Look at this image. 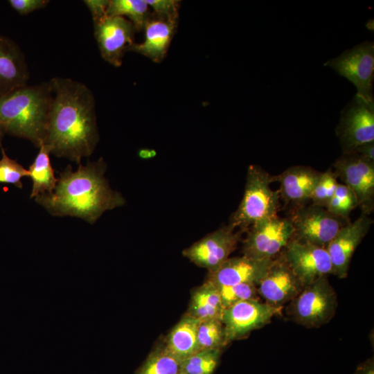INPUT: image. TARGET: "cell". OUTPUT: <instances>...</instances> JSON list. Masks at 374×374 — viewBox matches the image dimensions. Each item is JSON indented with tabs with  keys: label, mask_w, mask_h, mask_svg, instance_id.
I'll use <instances>...</instances> for the list:
<instances>
[{
	"label": "cell",
	"mask_w": 374,
	"mask_h": 374,
	"mask_svg": "<svg viewBox=\"0 0 374 374\" xmlns=\"http://www.w3.org/2000/svg\"><path fill=\"white\" fill-rule=\"evenodd\" d=\"M51 103L44 145L58 157L81 163L99 141L96 100L84 84L67 78L49 80Z\"/></svg>",
	"instance_id": "6da1fadb"
},
{
	"label": "cell",
	"mask_w": 374,
	"mask_h": 374,
	"mask_svg": "<svg viewBox=\"0 0 374 374\" xmlns=\"http://www.w3.org/2000/svg\"><path fill=\"white\" fill-rule=\"evenodd\" d=\"M105 169L102 158L80 163L75 171L69 165L60 172L54 190L35 200L53 216L76 217L93 224L105 211L125 204L122 195L110 188Z\"/></svg>",
	"instance_id": "7a4b0ae2"
},
{
	"label": "cell",
	"mask_w": 374,
	"mask_h": 374,
	"mask_svg": "<svg viewBox=\"0 0 374 374\" xmlns=\"http://www.w3.org/2000/svg\"><path fill=\"white\" fill-rule=\"evenodd\" d=\"M49 81L18 87L0 96V124L6 134L44 144L53 100Z\"/></svg>",
	"instance_id": "3957f363"
},
{
	"label": "cell",
	"mask_w": 374,
	"mask_h": 374,
	"mask_svg": "<svg viewBox=\"0 0 374 374\" xmlns=\"http://www.w3.org/2000/svg\"><path fill=\"white\" fill-rule=\"evenodd\" d=\"M273 181V177L260 167L249 166L244 193L230 218V228L247 230L254 223L277 214L280 198L278 190L270 187Z\"/></svg>",
	"instance_id": "277c9868"
},
{
	"label": "cell",
	"mask_w": 374,
	"mask_h": 374,
	"mask_svg": "<svg viewBox=\"0 0 374 374\" xmlns=\"http://www.w3.org/2000/svg\"><path fill=\"white\" fill-rule=\"evenodd\" d=\"M337 304L336 292L328 276H323L303 287L290 301L289 312L298 324L318 328L332 319Z\"/></svg>",
	"instance_id": "5b68a950"
},
{
	"label": "cell",
	"mask_w": 374,
	"mask_h": 374,
	"mask_svg": "<svg viewBox=\"0 0 374 374\" xmlns=\"http://www.w3.org/2000/svg\"><path fill=\"white\" fill-rule=\"evenodd\" d=\"M325 66L347 78L357 88V93L369 103H374V43L364 41L328 60Z\"/></svg>",
	"instance_id": "8992f818"
},
{
	"label": "cell",
	"mask_w": 374,
	"mask_h": 374,
	"mask_svg": "<svg viewBox=\"0 0 374 374\" xmlns=\"http://www.w3.org/2000/svg\"><path fill=\"white\" fill-rule=\"evenodd\" d=\"M289 219L294 230L293 238L325 249L338 231L350 222V219L313 204L296 207Z\"/></svg>",
	"instance_id": "52a82bcc"
},
{
	"label": "cell",
	"mask_w": 374,
	"mask_h": 374,
	"mask_svg": "<svg viewBox=\"0 0 374 374\" xmlns=\"http://www.w3.org/2000/svg\"><path fill=\"white\" fill-rule=\"evenodd\" d=\"M247 230L243 255L260 260H271L278 256L294 232L290 219L277 214L254 223Z\"/></svg>",
	"instance_id": "ba28073f"
},
{
	"label": "cell",
	"mask_w": 374,
	"mask_h": 374,
	"mask_svg": "<svg viewBox=\"0 0 374 374\" xmlns=\"http://www.w3.org/2000/svg\"><path fill=\"white\" fill-rule=\"evenodd\" d=\"M336 134L343 154L374 142V103L355 94L341 112Z\"/></svg>",
	"instance_id": "9c48e42d"
},
{
	"label": "cell",
	"mask_w": 374,
	"mask_h": 374,
	"mask_svg": "<svg viewBox=\"0 0 374 374\" xmlns=\"http://www.w3.org/2000/svg\"><path fill=\"white\" fill-rule=\"evenodd\" d=\"M332 166L337 178L355 195L362 213L368 215L374 208V161L352 152L344 153Z\"/></svg>",
	"instance_id": "30bf717a"
},
{
	"label": "cell",
	"mask_w": 374,
	"mask_h": 374,
	"mask_svg": "<svg viewBox=\"0 0 374 374\" xmlns=\"http://www.w3.org/2000/svg\"><path fill=\"white\" fill-rule=\"evenodd\" d=\"M281 310V307L271 306L258 299L242 301L227 307L223 310L221 319L226 344L264 326L280 314Z\"/></svg>",
	"instance_id": "8fae6325"
},
{
	"label": "cell",
	"mask_w": 374,
	"mask_h": 374,
	"mask_svg": "<svg viewBox=\"0 0 374 374\" xmlns=\"http://www.w3.org/2000/svg\"><path fill=\"white\" fill-rule=\"evenodd\" d=\"M281 253L304 287L319 278L333 274L330 259L325 248L292 237Z\"/></svg>",
	"instance_id": "7c38bea8"
},
{
	"label": "cell",
	"mask_w": 374,
	"mask_h": 374,
	"mask_svg": "<svg viewBox=\"0 0 374 374\" xmlns=\"http://www.w3.org/2000/svg\"><path fill=\"white\" fill-rule=\"evenodd\" d=\"M94 37L103 59L119 67L125 53L134 43L136 29L124 17L106 16L93 23Z\"/></svg>",
	"instance_id": "4fadbf2b"
},
{
	"label": "cell",
	"mask_w": 374,
	"mask_h": 374,
	"mask_svg": "<svg viewBox=\"0 0 374 374\" xmlns=\"http://www.w3.org/2000/svg\"><path fill=\"white\" fill-rule=\"evenodd\" d=\"M242 231H235L229 226L220 228L202 238L183 251V255L208 272L218 269L236 249Z\"/></svg>",
	"instance_id": "5bb4252c"
},
{
	"label": "cell",
	"mask_w": 374,
	"mask_h": 374,
	"mask_svg": "<svg viewBox=\"0 0 374 374\" xmlns=\"http://www.w3.org/2000/svg\"><path fill=\"white\" fill-rule=\"evenodd\" d=\"M258 294L271 306L281 307L292 301L304 286L280 253L256 285Z\"/></svg>",
	"instance_id": "9a60e30c"
},
{
	"label": "cell",
	"mask_w": 374,
	"mask_h": 374,
	"mask_svg": "<svg viewBox=\"0 0 374 374\" xmlns=\"http://www.w3.org/2000/svg\"><path fill=\"white\" fill-rule=\"evenodd\" d=\"M372 222L371 218L362 213L355 221L343 226L327 246L333 274L339 278L347 276L352 256Z\"/></svg>",
	"instance_id": "2e32d148"
},
{
	"label": "cell",
	"mask_w": 374,
	"mask_h": 374,
	"mask_svg": "<svg viewBox=\"0 0 374 374\" xmlns=\"http://www.w3.org/2000/svg\"><path fill=\"white\" fill-rule=\"evenodd\" d=\"M274 259L260 260L244 255L240 257L229 258L215 271L208 272L206 281L216 287L245 283L257 285Z\"/></svg>",
	"instance_id": "e0dca14e"
},
{
	"label": "cell",
	"mask_w": 374,
	"mask_h": 374,
	"mask_svg": "<svg viewBox=\"0 0 374 374\" xmlns=\"http://www.w3.org/2000/svg\"><path fill=\"white\" fill-rule=\"evenodd\" d=\"M178 21L168 19L151 13L145 23V39L141 43L134 42L129 51L147 57L156 63L166 57L172 39L177 31Z\"/></svg>",
	"instance_id": "ac0fdd59"
},
{
	"label": "cell",
	"mask_w": 374,
	"mask_h": 374,
	"mask_svg": "<svg viewBox=\"0 0 374 374\" xmlns=\"http://www.w3.org/2000/svg\"><path fill=\"white\" fill-rule=\"evenodd\" d=\"M29 77L24 52L12 39L0 35V96L27 84Z\"/></svg>",
	"instance_id": "d6986e66"
},
{
	"label": "cell",
	"mask_w": 374,
	"mask_h": 374,
	"mask_svg": "<svg viewBox=\"0 0 374 374\" xmlns=\"http://www.w3.org/2000/svg\"><path fill=\"white\" fill-rule=\"evenodd\" d=\"M321 172L304 166H295L273 177L280 183V198L296 207L305 205L317 184Z\"/></svg>",
	"instance_id": "ffe728a7"
},
{
	"label": "cell",
	"mask_w": 374,
	"mask_h": 374,
	"mask_svg": "<svg viewBox=\"0 0 374 374\" xmlns=\"http://www.w3.org/2000/svg\"><path fill=\"white\" fill-rule=\"evenodd\" d=\"M199 321L186 314L168 334L165 348L180 363L199 350L197 328Z\"/></svg>",
	"instance_id": "44dd1931"
},
{
	"label": "cell",
	"mask_w": 374,
	"mask_h": 374,
	"mask_svg": "<svg viewBox=\"0 0 374 374\" xmlns=\"http://www.w3.org/2000/svg\"><path fill=\"white\" fill-rule=\"evenodd\" d=\"M224 307L218 288L205 281L192 293L187 314L199 321L221 319Z\"/></svg>",
	"instance_id": "7402d4cb"
},
{
	"label": "cell",
	"mask_w": 374,
	"mask_h": 374,
	"mask_svg": "<svg viewBox=\"0 0 374 374\" xmlns=\"http://www.w3.org/2000/svg\"><path fill=\"white\" fill-rule=\"evenodd\" d=\"M49 154L47 148L42 145L33 163L29 166V177L33 181L30 198L51 193L57 184V179L55 176Z\"/></svg>",
	"instance_id": "603a6c76"
},
{
	"label": "cell",
	"mask_w": 374,
	"mask_h": 374,
	"mask_svg": "<svg viewBox=\"0 0 374 374\" xmlns=\"http://www.w3.org/2000/svg\"><path fill=\"white\" fill-rule=\"evenodd\" d=\"M151 13L145 0H109L107 10V16L127 17L136 31L143 29Z\"/></svg>",
	"instance_id": "cb8c5ba5"
},
{
	"label": "cell",
	"mask_w": 374,
	"mask_h": 374,
	"mask_svg": "<svg viewBox=\"0 0 374 374\" xmlns=\"http://www.w3.org/2000/svg\"><path fill=\"white\" fill-rule=\"evenodd\" d=\"M197 341L199 350L220 349L226 346L224 329L221 319L199 321Z\"/></svg>",
	"instance_id": "d4e9b609"
},
{
	"label": "cell",
	"mask_w": 374,
	"mask_h": 374,
	"mask_svg": "<svg viewBox=\"0 0 374 374\" xmlns=\"http://www.w3.org/2000/svg\"><path fill=\"white\" fill-rule=\"evenodd\" d=\"M220 355V349L199 350L181 363V372L186 374H212Z\"/></svg>",
	"instance_id": "484cf974"
},
{
	"label": "cell",
	"mask_w": 374,
	"mask_h": 374,
	"mask_svg": "<svg viewBox=\"0 0 374 374\" xmlns=\"http://www.w3.org/2000/svg\"><path fill=\"white\" fill-rule=\"evenodd\" d=\"M181 363L165 347L150 355L138 374H180Z\"/></svg>",
	"instance_id": "4316f807"
},
{
	"label": "cell",
	"mask_w": 374,
	"mask_h": 374,
	"mask_svg": "<svg viewBox=\"0 0 374 374\" xmlns=\"http://www.w3.org/2000/svg\"><path fill=\"white\" fill-rule=\"evenodd\" d=\"M357 206V201L354 193L345 184L338 183L326 208L334 215L349 219L350 213Z\"/></svg>",
	"instance_id": "83f0119b"
},
{
	"label": "cell",
	"mask_w": 374,
	"mask_h": 374,
	"mask_svg": "<svg viewBox=\"0 0 374 374\" xmlns=\"http://www.w3.org/2000/svg\"><path fill=\"white\" fill-rule=\"evenodd\" d=\"M217 287L221 296L224 310L242 301L257 299V287L254 283H245Z\"/></svg>",
	"instance_id": "f1b7e54d"
},
{
	"label": "cell",
	"mask_w": 374,
	"mask_h": 374,
	"mask_svg": "<svg viewBox=\"0 0 374 374\" xmlns=\"http://www.w3.org/2000/svg\"><path fill=\"white\" fill-rule=\"evenodd\" d=\"M337 184V178L333 171L328 170L321 172L310 198L312 204L326 208L335 194Z\"/></svg>",
	"instance_id": "f546056e"
},
{
	"label": "cell",
	"mask_w": 374,
	"mask_h": 374,
	"mask_svg": "<svg viewBox=\"0 0 374 374\" xmlns=\"http://www.w3.org/2000/svg\"><path fill=\"white\" fill-rule=\"evenodd\" d=\"M1 148L2 157L0 160V183L11 184L21 188L23 184L21 179L29 177L28 170L8 157L4 149Z\"/></svg>",
	"instance_id": "4dcf8cb0"
},
{
	"label": "cell",
	"mask_w": 374,
	"mask_h": 374,
	"mask_svg": "<svg viewBox=\"0 0 374 374\" xmlns=\"http://www.w3.org/2000/svg\"><path fill=\"white\" fill-rule=\"evenodd\" d=\"M154 14L168 19L178 21L180 1L145 0Z\"/></svg>",
	"instance_id": "1f68e13d"
},
{
	"label": "cell",
	"mask_w": 374,
	"mask_h": 374,
	"mask_svg": "<svg viewBox=\"0 0 374 374\" xmlns=\"http://www.w3.org/2000/svg\"><path fill=\"white\" fill-rule=\"evenodd\" d=\"M50 1L48 0H9L8 3L12 8L19 15H26L33 11L45 8Z\"/></svg>",
	"instance_id": "d6a6232c"
},
{
	"label": "cell",
	"mask_w": 374,
	"mask_h": 374,
	"mask_svg": "<svg viewBox=\"0 0 374 374\" xmlns=\"http://www.w3.org/2000/svg\"><path fill=\"white\" fill-rule=\"evenodd\" d=\"M83 2L91 12L93 23L107 16L109 0H84Z\"/></svg>",
	"instance_id": "836d02e7"
},
{
	"label": "cell",
	"mask_w": 374,
	"mask_h": 374,
	"mask_svg": "<svg viewBox=\"0 0 374 374\" xmlns=\"http://www.w3.org/2000/svg\"><path fill=\"white\" fill-rule=\"evenodd\" d=\"M353 152L366 159L374 161V142L362 145L357 147Z\"/></svg>",
	"instance_id": "e575fe53"
},
{
	"label": "cell",
	"mask_w": 374,
	"mask_h": 374,
	"mask_svg": "<svg viewBox=\"0 0 374 374\" xmlns=\"http://www.w3.org/2000/svg\"><path fill=\"white\" fill-rule=\"evenodd\" d=\"M353 374H374L373 358L359 364Z\"/></svg>",
	"instance_id": "d590c367"
},
{
	"label": "cell",
	"mask_w": 374,
	"mask_h": 374,
	"mask_svg": "<svg viewBox=\"0 0 374 374\" xmlns=\"http://www.w3.org/2000/svg\"><path fill=\"white\" fill-rule=\"evenodd\" d=\"M154 154L155 152L154 150L142 149L139 151V156L143 159L152 157Z\"/></svg>",
	"instance_id": "8d00e7d4"
},
{
	"label": "cell",
	"mask_w": 374,
	"mask_h": 374,
	"mask_svg": "<svg viewBox=\"0 0 374 374\" xmlns=\"http://www.w3.org/2000/svg\"><path fill=\"white\" fill-rule=\"evenodd\" d=\"M6 134V132L4 127L0 124V147H1L2 140Z\"/></svg>",
	"instance_id": "74e56055"
},
{
	"label": "cell",
	"mask_w": 374,
	"mask_h": 374,
	"mask_svg": "<svg viewBox=\"0 0 374 374\" xmlns=\"http://www.w3.org/2000/svg\"><path fill=\"white\" fill-rule=\"evenodd\" d=\"M180 374H186V373H184L181 372Z\"/></svg>",
	"instance_id": "f35d334b"
}]
</instances>
